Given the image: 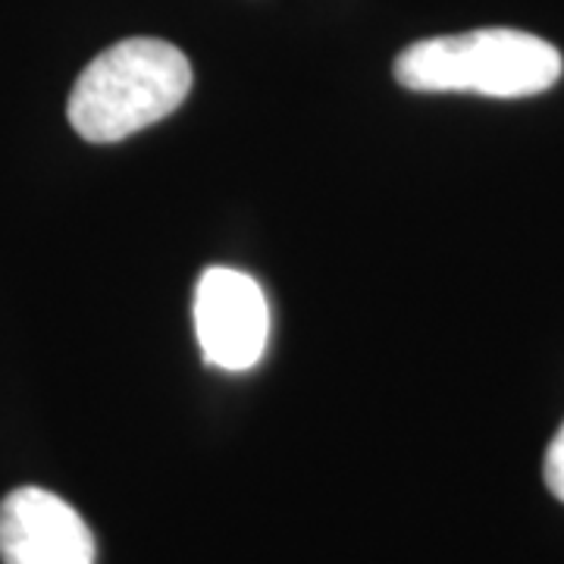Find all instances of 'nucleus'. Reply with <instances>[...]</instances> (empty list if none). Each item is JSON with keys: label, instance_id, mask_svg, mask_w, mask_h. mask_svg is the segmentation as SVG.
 I'll list each match as a JSON object with an SVG mask.
<instances>
[{"label": "nucleus", "instance_id": "7ed1b4c3", "mask_svg": "<svg viewBox=\"0 0 564 564\" xmlns=\"http://www.w3.org/2000/svg\"><path fill=\"white\" fill-rule=\"evenodd\" d=\"M195 333L207 364L242 373L270 343V304L261 285L229 267L204 270L195 289Z\"/></svg>", "mask_w": 564, "mask_h": 564}, {"label": "nucleus", "instance_id": "f03ea898", "mask_svg": "<svg viewBox=\"0 0 564 564\" xmlns=\"http://www.w3.org/2000/svg\"><path fill=\"white\" fill-rule=\"evenodd\" d=\"M562 76V54L521 29H474L404 47L395 57V79L426 95L533 98Z\"/></svg>", "mask_w": 564, "mask_h": 564}, {"label": "nucleus", "instance_id": "20e7f679", "mask_svg": "<svg viewBox=\"0 0 564 564\" xmlns=\"http://www.w3.org/2000/svg\"><path fill=\"white\" fill-rule=\"evenodd\" d=\"M0 562L95 564V536L57 492L20 486L0 502Z\"/></svg>", "mask_w": 564, "mask_h": 564}, {"label": "nucleus", "instance_id": "39448f33", "mask_svg": "<svg viewBox=\"0 0 564 564\" xmlns=\"http://www.w3.org/2000/svg\"><path fill=\"white\" fill-rule=\"evenodd\" d=\"M545 486H549V492L564 502V423L562 430L555 433V440L549 443V452H545Z\"/></svg>", "mask_w": 564, "mask_h": 564}, {"label": "nucleus", "instance_id": "f257e3e1", "mask_svg": "<svg viewBox=\"0 0 564 564\" xmlns=\"http://www.w3.org/2000/svg\"><path fill=\"white\" fill-rule=\"evenodd\" d=\"M192 79V63L176 44L126 39L82 69L66 113L82 139L110 144L170 117L188 98Z\"/></svg>", "mask_w": 564, "mask_h": 564}]
</instances>
